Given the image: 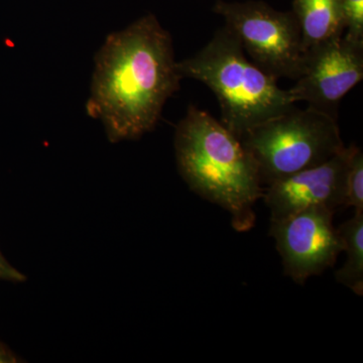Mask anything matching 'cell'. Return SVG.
<instances>
[{"mask_svg": "<svg viewBox=\"0 0 363 363\" xmlns=\"http://www.w3.org/2000/svg\"><path fill=\"white\" fill-rule=\"evenodd\" d=\"M179 172L191 190L225 209L236 231L250 230L264 186L240 138L195 106H189L175 133Z\"/></svg>", "mask_w": 363, "mask_h": 363, "instance_id": "obj_2", "label": "cell"}, {"mask_svg": "<svg viewBox=\"0 0 363 363\" xmlns=\"http://www.w3.org/2000/svg\"><path fill=\"white\" fill-rule=\"evenodd\" d=\"M182 78H192L216 95L221 123L240 138L255 126L295 106L289 90L248 59L227 26L194 56L177 64Z\"/></svg>", "mask_w": 363, "mask_h": 363, "instance_id": "obj_3", "label": "cell"}, {"mask_svg": "<svg viewBox=\"0 0 363 363\" xmlns=\"http://www.w3.org/2000/svg\"><path fill=\"white\" fill-rule=\"evenodd\" d=\"M214 11L240 40L245 54L264 73L296 80L304 64V45L293 11H279L262 1H218Z\"/></svg>", "mask_w": 363, "mask_h": 363, "instance_id": "obj_5", "label": "cell"}, {"mask_svg": "<svg viewBox=\"0 0 363 363\" xmlns=\"http://www.w3.org/2000/svg\"><path fill=\"white\" fill-rule=\"evenodd\" d=\"M264 188L329 161L345 147L335 117L308 106H293L240 138Z\"/></svg>", "mask_w": 363, "mask_h": 363, "instance_id": "obj_4", "label": "cell"}, {"mask_svg": "<svg viewBox=\"0 0 363 363\" xmlns=\"http://www.w3.org/2000/svg\"><path fill=\"white\" fill-rule=\"evenodd\" d=\"M346 206L354 208V212H363V155L354 147L346 175Z\"/></svg>", "mask_w": 363, "mask_h": 363, "instance_id": "obj_11", "label": "cell"}, {"mask_svg": "<svg viewBox=\"0 0 363 363\" xmlns=\"http://www.w3.org/2000/svg\"><path fill=\"white\" fill-rule=\"evenodd\" d=\"M334 213L331 208L314 206L271 221L269 234L276 240L285 274L298 285L333 266L343 252Z\"/></svg>", "mask_w": 363, "mask_h": 363, "instance_id": "obj_6", "label": "cell"}, {"mask_svg": "<svg viewBox=\"0 0 363 363\" xmlns=\"http://www.w3.org/2000/svg\"><path fill=\"white\" fill-rule=\"evenodd\" d=\"M304 51L345 32L342 0H294Z\"/></svg>", "mask_w": 363, "mask_h": 363, "instance_id": "obj_9", "label": "cell"}, {"mask_svg": "<svg viewBox=\"0 0 363 363\" xmlns=\"http://www.w3.org/2000/svg\"><path fill=\"white\" fill-rule=\"evenodd\" d=\"M173 40L152 14L111 33L95 56L88 116L104 124L111 143L154 130L180 88Z\"/></svg>", "mask_w": 363, "mask_h": 363, "instance_id": "obj_1", "label": "cell"}, {"mask_svg": "<svg viewBox=\"0 0 363 363\" xmlns=\"http://www.w3.org/2000/svg\"><path fill=\"white\" fill-rule=\"evenodd\" d=\"M344 35L354 42L363 43V0H342Z\"/></svg>", "mask_w": 363, "mask_h": 363, "instance_id": "obj_12", "label": "cell"}, {"mask_svg": "<svg viewBox=\"0 0 363 363\" xmlns=\"http://www.w3.org/2000/svg\"><path fill=\"white\" fill-rule=\"evenodd\" d=\"M16 358L11 354L9 351L4 350L1 345H0V363H6V362H16Z\"/></svg>", "mask_w": 363, "mask_h": 363, "instance_id": "obj_14", "label": "cell"}, {"mask_svg": "<svg viewBox=\"0 0 363 363\" xmlns=\"http://www.w3.org/2000/svg\"><path fill=\"white\" fill-rule=\"evenodd\" d=\"M343 252H346L344 266L335 272L339 284L363 295V212H354L352 218L341 224L337 229Z\"/></svg>", "mask_w": 363, "mask_h": 363, "instance_id": "obj_10", "label": "cell"}, {"mask_svg": "<svg viewBox=\"0 0 363 363\" xmlns=\"http://www.w3.org/2000/svg\"><path fill=\"white\" fill-rule=\"evenodd\" d=\"M362 78L363 43L342 35L305 52L302 73L289 92L295 104L307 102L336 118L341 100Z\"/></svg>", "mask_w": 363, "mask_h": 363, "instance_id": "obj_7", "label": "cell"}, {"mask_svg": "<svg viewBox=\"0 0 363 363\" xmlns=\"http://www.w3.org/2000/svg\"><path fill=\"white\" fill-rule=\"evenodd\" d=\"M0 279L13 281H25L26 277L13 269L0 253Z\"/></svg>", "mask_w": 363, "mask_h": 363, "instance_id": "obj_13", "label": "cell"}, {"mask_svg": "<svg viewBox=\"0 0 363 363\" xmlns=\"http://www.w3.org/2000/svg\"><path fill=\"white\" fill-rule=\"evenodd\" d=\"M355 145L344 147L329 161L274 182L264 189L262 198L279 221L314 206L335 210L346 206V175Z\"/></svg>", "mask_w": 363, "mask_h": 363, "instance_id": "obj_8", "label": "cell"}]
</instances>
